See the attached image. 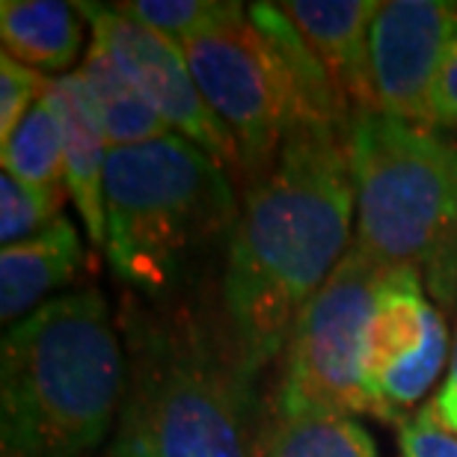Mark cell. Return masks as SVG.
Returning <instances> with one entry per match:
<instances>
[{
  "mask_svg": "<svg viewBox=\"0 0 457 457\" xmlns=\"http://www.w3.org/2000/svg\"><path fill=\"white\" fill-rule=\"evenodd\" d=\"M347 128L295 119L273 167L244 190L217 297L255 371L279 360L297 315L353 244Z\"/></svg>",
  "mask_w": 457,
  "mask_h": 457,
  "instance_id": "obj_1",
  "label": "cell"
},
{
  "mask_svg": "<svg viewBox=\"0 0 457 457\" xmlns=\"http://www.w3.org/2000/svg\"><path fill=\"white\" fill-rule=\"evenodd\" d=\"M125 389L111 457H259L255 378L220 297L125 295L116 315Z\"/></svg>",
  "mask_w": 457,
  "mask_h": 457,
  "instance_id": "obj_2",
  "label": "cell"
},
{
  "mask_svg": "<svg viewBox=\"0 0 457 457\" xmlns=\"http://www.w3.org/2000/svg\"><path fill=\"white\" fill-rule=\"evenodd\" d=\"M125 345L96 286L9 327L0 345V454L93 457L116 428Z\"/></svg>",
  "mask_w": 457,
  "mask_h": 457,
  "instance_id": "obj_3",
  "label": "cell"
},
{
  "mask_svg": "<svg viewBox=\"0 0 457 457\" xmlns=\"http://www.w3.org/2000/svg\"><path fill=\"white\" fill-rule=\"evenodd\" d=\"M241 217L232 170L181 134L107 152L104 253L128 295L176 297Z\"/></svg>",
  "mask_w": 457,
  "mask_h": 457,
  "instance_id": "obj_4",
  "label": "cell"
},
{
  "mask_svg": "<svg viewBox=\"0 0 457 457\" xmlns=\"http://www.w3.org/2000/svg\"><path fill=\"white\" fill-rule=\"evenodd\" d=\"M347 158L353 244L380 268H413L443 309L457 300V137L374 111H353Z\"/></svg>",
  "mask_w": 457,
  "mask_h": 457,
  "instance_id": "obj_5",
  "label": "cell"
},
{
  "mask_svg": "<svg viewBox=\"0 0 457 457\" xmlns=\"http://www.w3.org/2000/svg\"><path fill=\"white\" fill-rule=\"evenodd\" d=\"M383 268L351 244L339 268L303 306L279 356L273 410H330L369 416L362 342Z\"/></svg>",
  "mask_w": 457,
  "mask_h": 457,
  "instance_id": "obj_6",
  "label": "cell"
},
{
  "mask_svg": "<svg viewBox=\"0 0 457 457\" xmlns=\"http://www.w3.org/2000/svg\"><path fill=\"white\" fill-rule=\"evenodd\" d=\"M199 93L235 140L244 190L273 167L297 119L295 87L268 39L241 15L181 45Z\"/></svg>",
  "mask_w": 457,
  "mask_h": 457,
  "instance_id": "obj_7",
  "label": "cell"
},
{
  "mask_svg": "<svg viewBox=\"0 0 457 457\" xmlns=\"http://www.w3.org/2000/svg\"><path fill=\"white\" fill-rule=\"evenodd\" d=\"M449 327L431 303L422 273L383 268L362 342V389L369 416L398 428L436 386L452 362Z\"/></svg>",
  "mask_w": 457,
  "mask_h": 457,
  "instance_id": "obj_8",
  "label": "cell"
},
{
  "mask_svg": "<svg viewBox=\"0 0 457 457\" xmlns=\"http://www.w3.org/2000/svg\"><path fill=\"white\" fill-rule=\"evenodd\" d=\"M457 39V0H389L369 33L365 111L431 125V104Z\"/></svg>",
  "mask_w": 457,
  "mask_h": 457,
  "instance_id": "obj_9",
  "label": "cell"
},
{
  "mask_svg": "<svg viewBox=\"0 0 457 457\" xmlns=\"http://www.w3.org/2000/svg\"><path fill=\"white\" fill-rule=\"evenodd\" d=\"M80 9L89 21V36L111 51L116 66L140 89L145 102L154 107V113L176 134L187 137L212 158L226 163L235 181H241L235 140L208 107L205 96L199 93L181 45L170 42L161 33L145 30L143 24L116 12L113 4H80Z\"/></svg>",
  "mask_w": 457,
  "mask_h": 457,
  "instance_id": "obj_10",
  "label": "cell"
},
{
  "mask_svg": "<svg viewBox=\"0 0 457 457\" xmlns=\"http://www.w3.org/2000/svg\"><path fill=\"white\" fill-rule=\"evenodd\" d=\"M84 264V241L69 217H60L45 232L0 250V321L15 327L36 309L60 297V288L75 282Z\"/></svg>",
  "mask_w": 457,
  "mask_h": 457,
  "instance_id": "obj_11",
  "label": "cell"
},
{
  "mask_svg": "<svg viewBox=\"0 0 457 457\" xmlns=\"http://www.w3.org/2000/svg\"><path fill=\"white\" fill-rule=\"evenodd\" d=\"M48 98L62 125V149H66V187L69 199L78 208L89 241L104 250L107 220H104V172H107V145L102 125L87 98L84 80L78 71L51 78Z\"/></svg>",
  "mask_w": 457,
  "mask_h": 457,
  "instance_id": "obj_12",
  "label": "cell"
},
{
  "mask_svg": "<svg viewBox=\"0 0 457 457\" xmlns=\"http://www.w3.org/2000/svg\"><path fill=\"white\" fill-rule=\"evenodd\" d=\"M353 111H365L369 78V33L378 18V0H288L279 4Z\"/></svg>",
  "mask_w": 457,
  "mask_h": 457,
  "instance_id": "obj_13",
  "label": "cell"
},
{
  "mask_svg": "<svg viewBox=\"0 0 457 457\" xmlns=\"http://www.w3.org/2000/svg\"><path fill=\"white\" fill-rule=\"evenodd\" d=\"M87 15L80 4L62 0H4L0 45L4 54L42 75H69L87 42Z\"/></svg>",
  "mask_w": 457,
  "mask_h": 457,
  "instance_id": "obj_14",
  "label": "cell"
},
{
  "mask_svg": "<svg viewBox=\"0 0 457 457\" xmlns=\"http://www.w3.org/2000/svg\"><path fill=\"white\" fill-rule=\"evenodd\" d=\"M246 15L255 24L273 54L279 57L282 69L295 87L297 98V119H318V122H333L347 128L351 125L353 107L342 96V89L336 87L333 75L327 66L318 60L312 45L303 39V33L297 30L295 21L282 12L279 4H250Z\"/></svg>",
  "mask_w": 457,
  "mask_h": 457,
  "instance_id": "obj_15",
  "label": "cell"
},
{
  "mask_svg": "<svg viewBox=\"0 0 457 457\" xmlns=\"http://www.w3.org/2000/svg\"><path fill=\"white\" fill-rule=\"evenodd\" d=\"M78 75L84 80L87 98L93 104V113L111 149L140 145L172 134V128L154 113V107L145 102L140 89L116 66L111 51L102 42H96L93 36H89Z\"/></svg>",
  "mask_w": 457,
  "mask_h": 457,
  "instance_id": "obj_16",
  "label": "cell"
},
{
  "mask_svg": "<svg viewBox=\"0 0 457 457\" xmlns=\"http://www.w3.org/2000/svg\"><path fill=\"white\" fill-rule=\"evenodd\" d=\"M259 457H378V445L353 416L268 407Z\"/></svg>",
  "mask_w": 457,
  "mask_h": 457,
  "instance_id": "obj_17",
  "label": "cell"
},
{
  "mask_svg": "<svg viewBox=\"0 0 457 457\" xmlns=\"http://www.w3.org/2000/svg\"><path fill=\"white\" fill-rule=\"evenodd\" d=\"M4 172L36 187H66V149L62 125L48 93L21 119L0 152ZM69 190V187H66Z\"/></svg>",
  "mask_w": 457,
  "mask_h": 457,
  "instance_id": "obj_18",
  "label": "cell"
},
{
  "mask_svg": "<svg viewBox=\"0 0 457 457\" xmlns=\"http://www.w3.org/2000/svg\"><path fill=\"white\" fill-rule=\"evenodd\" d=\"M113 9L176 45L194 42L246 12L244 4L223 0H125L113 4Z\"/></svg>",
  "mask_w": 457,
  "mask_h": 457,
  "instance_id": "obj_19",
  "label": "cell"
},
{
  "mask_svg": "<svg viewBox=\"0 0 457 457\" xmlns=\"http://www.w3.org/2000/svg\"><path fill=\"white\" fill-rule=\"evenodd\" d=\"M66 199V187H36L4 172L0 176V241L4 246L27 241L57 223Z\"/></svg>",
  "mask_w": 457,
  "mask_h": 457,
  "instance_id": "obj_20",
  "label": "cell"
},
{
  "mask_svg": "<svg viewBox=\"0 0 457 457\" xmlns=\"http://www.w3.org/2000/svg\"><path fill=\"white\" fill-rule=\"evenodd\" d=\"M51 78L12 57H0V143H6L21 119L42 102Z\"/></svg>",
  "mask_w": 457,
  "mask_h": 457,
  "instance_id": "obj_21",
  "label": "cell"
},
{
  "mask_svg": "<svg viewBox=\"0 0 457 457\" xmlns=\"http://www.w3.org/2000/svg\"><path fill=\"white\" fill-rule=\"evenodd\" d=\"M401 457H457V434H452L431 407H419L398 428Z\"/></svg>",
  "mask_w": 457,
  "mask_h": 457,
  "instance_id": "obj_22",
  "label": "cell"
},
{
  "mask_svg": "<svg viewBox=\"0 0 457 457\" xmlns=\"http://www.w3.org/2000/svg\"><path fill=\"white\" fill-rule=\"evenodd\" d=\"M431 128H440V131H449L457 137V39L452 45V54L445 60V69L434 93Z\"/></svg>",
  "mask_w": 457,
  "mask_h": 457,
  "instance_id": "obj_23",
  "label": "cell"
},
{
  "mask_svg": "<svg viewBox=\"0 0 457 457\" xmlns=\"http://www.w3.org/2000/svg\"><path fill=\"white\" fill-rule=\"evenodd\" d=\"M428 407L434 410V416L449 428L454 434L457 431V339L452 347V362H449V378H445L443 389L436 392L434 401H428Z\"/></svg>",
  "mask_w": 457,
  "mask_h": 457,
  "instance_id": "obj_24",
  "label": "cell"
}]
</instances>
